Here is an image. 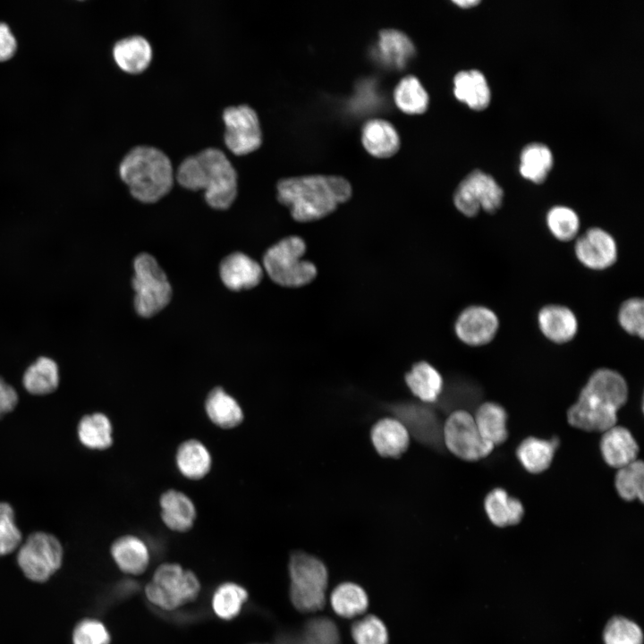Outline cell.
I'll return each instance as SVG.
<instances>
[{"mask_svg":"<svg viewBox=\"0 0 644 644\" xmlns=\"http://www.w3.org/2000/svg\"><path fill=\"white\" fill-rule=\"evenodd\" d=\"M628 399L623 376L610 368L594 370L567 411L569 424L587 432H605L616 425L617 412Z\"/></svg>","mask_w":644,"mask_h":644,"instance_id":"obj_1","label":"cell"},{"mask_svg":"<svg viewBox=\"0 0 644 644\" xmlns=\"http://www.w3.org/2000/svg\"><path fill=\"white\" fill-rule=\"evenodd\" d=\"M277 199L293 219L310 222L323 218L352 196L351 183L338 175L312 174L280 180Z\"/></svg>","mask_w":644,"mask_h":644,"instance_id":"obj_2","label":"cell"},{"mask_svg":"<svg viewBox=\"0 0 644 644\" xmlns=\"http://www.w3.org/2000/svg\"><path fill=\"white\" fill-rule=\"evenodd\" d=\"M175 179L185 189L203 190L207 203L213 208H228L237 196V173L218 148H208L186 157Z\"/></svg>","mask_w":644,"mask_h":644,"instance_id":"obj_3","label":"cell"},{"mask_svg":"<svg viewBox=\"0 0 644 644\" xmlns=\"http://www.w3.org/2000/svg\"><path fill=\"white\" fill-rule=\"evenodd\" d=\"M122 180L131 194L143 203H154L165 196L174 180L172 163L160 149L140 145L131 149L119 166Z\"/></svg>","mask_w":644,"mask_h":644,"instance_id":"obj_4","label":"cell"},{"mask_svg":"<svg viewBox=\"0 0 644 644\" xmlns=\"http://www.w3.org/2000/svg\"><path fill=\"white\" fill-rule=\"evenodd\" d=\"M305 242L299 236L284 238L265 253L263 265L268 276L277 284L300 287L309 284L317 275L316 266L302 259Z\"/></svg>","mask_w":644,"mask_h":644,"instance_id":"obj_5","label":"cell"},{"mask_svg":"<svg viewBox=\"0 0 644 644\" xmlns=\"http://www.w3.org/2000/svg\"><path fill=\"white\" fill-rule=\"evenodd\" d=\"M290 598L301 612L323 608L326 602L327 570L317 557L304 552H294L289 561Z\"/></svg>","mask_w":644,"mask_h":644,"instance_id":"obj_6","label":"cell"},{"mask_svg":"<svg viewBox=\"0 0 644 644\" xmlns=\"http://www.w3.org/2000/svg\"><path fill=\"white\" fill-rule=\"evenodd\" d=\"M200 582L191 570L174 563L159 565L145 587L147 599L156 607L172 611L195 600Z\"/></svg>","mask_w":644,"mask_h":644,"instance_id":"obj_7","label":"cell"},{"mask_svg":"<svg viewBox=\"0 0 644 644\" xmlns=\"http://www.w3.org/2000/svg\"><path fill=\"white\" fill-rule=\"evenodd\" d=\"M133 267L135 309L143 318L152 317L169 303L172 296L170 283L154 257L148 253L138 255Z\"/></svg>","mask_w":644,"mask_h":644,"instance_id":"obj_8","label":"cell"},{"mask_svg":"<svg viewBox=\"0 0 644 644\" xmlns=\"http://www.w3.org/2000/svg\"><path fill=\"white\" fill-rule=\"evenodd\" d=\"M453 201L466 217L473 218L480 212L492 215L502 208L504 191L490 174L474 170L458 184Z\"/></svg>","mask_w":644,"mask_h":644,"instance_id":"obj_9","label":"cell"},{"mask_svg":"<svg viewBox=\"0 0 644 644\" xmlns=\"http://www.w3.org/2000/svg\"><path fill=\"white\" fill-rule=\"evenodd\" d=\"M444 445L456 457L476 462L495 448L480 436L473 415L466 410L453 411L443 425Z\"/></svg>","mask_w":644,"mask_h":644,"instance_id":"obj_10","label":"cell"},{"mask_svg":"<svg viewBox=\"0 0 644 644\" xmlns=\"http://www.w3.org/2000/svg\"><path fill=\"white\" fill-rule=\"evenodd\" d=\"M63 548L58 539L46 532L31 534L19 550V566L27 578L45 581L61 566Z\"/></svg>","mask_w":644,"mask_h":644,"instance_id":"obj_11","label":"cell"},{"mask_svg":"<svg viewBox=\"0 0 644 644\" xmlns=\"http://www.w3.org/2000/svg\"><path fill=\"white\" fill-rule=\"evenodd\" d=\"M572 243L575 259L589 271H606L619 259L616 237L602 226L592 225L581 231Z\"/></svg>","mask_w":644,"mask_h":644,"instance_id":"obj_12","label":"cell"},{"mask_svg":"<svg viewBox=\"0 0 644 644\" xmlns=\"http://www.w3.org/2000/svg\"><path fill=\"white\" fill-rule=\"evenodd\" d=\"M224 140L236 156L258 150L262 144V131L256 111L248 105L226 107L223 112Z\"/></svg>","mask_w":644,"mask_h":644,"instance_id":"obj_13","label":"cell"},{"mask_svg":"<svg viewBox=\"0 0 644 644\" xmlns=\"http://www.w3.org/2000/svg\"><path fill=\"white\" fill-rule=\"evenodd\" d=\"M501 320L497 312L482 303L464 307L453 323V332L460 342L470 347H483L498 335Z\"/></svg>","mask_w":644,"mask_h":644,"instance_id":"obj_14","label":"cell"},{"mask_svg":"<svg viewBox=\"0 0 644 644\" xmlns=\"http://www.w3.org/2000/svg\"><path fill=\"white\" fill-rule=\"evenodd\" d=\"M387 407L419 442L432 449L443 450L444 423L430 405L408 402L391 403Z\"/></svg>","mask_w":644,"mask_h":644,"instance_id":"obj_15","label":"cell"},{"mask_svg":"<svg viewBox=\"0 0 644 644\" xmlns=\"http://www.w3.org/2000/svg\"><path fill=\"white\" fill-rule=\"evenodd\" d=\"M536 323L541 335L548 342L563 345L572 342L580 331V320L570 306L549 302L537 311Z\"/></svg>","mask_w":644,"mask_h":644,"instance_id":"obj_16","label":"cell"},{"mask_svg":"<svg viewBox=\"0 0 644 644\" xmlns=\"http://www.w3.org/2000/svg\"><path fill=\"white\" fill-rule=\"evenodd\" d=\"M600 453L607 465L620 469L637 460L639 445L631 431L622 426H614L603 432Z\"/></svg>","mask_w":644,"mask_h":644,"instance_id":"obj_17","label":"cell"},{"mask_svg":"<svg viewBox=\"0 0 644 644\" xmlns=\"http://www.w3.org/2000/svg\"><path fill=\"white\" fill-rule=\"evenodd\" d=\"M416 48L408 35L396 29L379 31L375 55L385 66L403 69L415 56Z\"/></svg>","mask_w":644,"mask_h":644,"instance_id":"obj_18","label":"cell"},{"mask_svg":"<svg viewBox=\"0 0 644 644\" xmlns=\"http://www.w3.org/2000/svg\"><path fill=\"white\" fill-rule=\"evenodd\" d=\"M361 143L372 157L388 158L399 151L401 139L389 121L373 118L368 120L361 128Z\"/></svg>","mask_w":644,"mask_h":644,"instance_id":"obj_19","label":"cell"},{"mask_svg":"<svg viewBox=\"0 0 644 644\" xmlns=\"http://www.w3.org/2000/svg\"><path fill=\"white\" fill-rule=\"evenodd\" d=\"M220 276L224 284L233 290L250 289L259 284L262 267L254 259L242 252H234L223 259Z\"/></svg>","mask_w":644,"mask_h":644,"instance_id":"obj_20","label":"cell"},{"mask_svg":"<svg viewBox=\"0 0 644 644\" xmlns=\"http://www.w3.org/2000/svg\"><path fill=\"white\" fill-rule=\"evenodd\" d=\"M370 436L376 451L383 457L399 458L409 446V432L395 418L386 417L377 421Z\"/></svg>","mask_w":644,"mask_h":644,"instance_id":"obj_21","label":"cell"},{"mask_svg":"<svg viewBox=\"0 0 644 644\" xmlns=\"http://www.w3.org/2000/svg\"><path fill=\"white\" fill-rule=\"evenodd\" d=\"M161 518L172 530L185 532L193 526L196 509L191 499L181 491L170 489L160 497Z\"/></svg>","mask_w":644,"mask_h":644,"instance_id":"obj_22","label":"cell"},{"mask_svg":"<svg viewBox=\"0 0 644 644\" xmlns=\"http://www.w3.org/2000/svg\"><path fill=\"white\" fill-rule=\"evenodd\" d=\"M111 554L120 570L132 575L143 573L150 559L147 545L132 535L117 538L111 547Z\"/></svg>","mask_w":644,"mask_h":644,"instance_id":"obj_23","label":"cell"},{"mask_svg":"<svg viewBox=\"0 0 644 644\" xmlns=\"http://www.w3.org/2000/svg\"><path fill=\"white\" fill-rule=\"evenodd\" d=\"M116 64L130 74L143 72L152 60V47L142 36H132L116 42L113 49Z\"/></svg>","mask_w":644,"mask_h":644,"instance_id":"obj_24","label":"cell"},{"mask_svg":"<svg viewBox=\"0 0 644 644\" xmlns=\"http://www.w3.org/2000/svg\"><path fill=\"white\" fill-rule=\"evenodd\" d=\"M411 392L425 403H435L444 390V380L438 370L426 361L414 364L405 375Z\"/></svg>","mask_w":644,"mask_h":644,"instance_id":"obj_25","label":"cell"},{"mask_svg":"<svg viewBox=\"0 0 644 644\" xmlns=\"http://www.w3.org/2000/svg\"><path fill=\"white\" fill-rule=\"evenodd\" d=\"M558 445L557 438L528 436L518 445L516 456L528 472L538 474L550 467Z\"/></svg>","mask_w":644,"mask_h":644,"instance_id":"obj_26","label":"cell"},{"mask_svg":"<svg viewBox=\"0 0 644 644\" xmlns=\"http://www.w3.org/2000/svg\"><path fill=\"white\" fill-rule=\"evenodd\" d=\"M455 97L471 109H485L490 102V90L483 73L478 70L461 71L453 78Z\"/></svg>","mask_w":644,"mask_h":644,"instance_id":"obj_27","label":"cell"},{"mask_svg":"<svg viewBox=\"0 0 644 644\" xmlns=\"http://www.w3.org/2000/svg\"><path fill=\"white\" fill-rule=\"evenodd\" d=\"M484 508L490 521L497 527L515 525L521 521L524 513L521 502L501 487L487 493Z\"/></svg>","mask_w":644,"mask_h":644,"instance_id":"obj_28","label":"cell"},{"mask_svg":"<svg viewBox=\"0 0 644 644\" xmlns=\"http://www.w3.org/2000/svg\"><path fill=\"white\" fill-rule=\"evenodd\" d=\"M473 418L486 442L494 447L505 442L508 437L507 413L503 406L493 402H483L477 408Z\"/></svg>","mask_w":644,"mask_h":644,"instance_id":"obj_29","label":"cell"},{"mask_svg":"<svg viewBox=\"0 0 644 644\" xmlns=\"http://www.w3.org/2000/svg\"><path fill=\"white\" fill-rule=\"evenodd\" d=\"M59 368L51 358L40 356L28 366L22 376L24 388L32 394L54 392L59 384Z\"/></svg>","mask_w":644,"mask_h":644,"instance_id":"obj_30","label":"cell"},{"mask_svg":"<svg viewBox=\"0 0 644 644\" xmlns=\"http://www.w3.org/2000/svg\"><path fill=\"white\" fill-rule=\"evenodd\" d=\"M205 410L209 419L223 428H234L243 419V412L238 402L221 387L209 392Z\"/></svg>","mask_w":644,"mask_h":644,"instance_id":"obj_31","label":"cell"},{"mask_svg":"<svg viewBox=\"0 0 644 644\" xmlns=\"http://www.w3.org/2000/svg\"><path fill=\"white\" fill-rule=\"evenodd\" d=\"M545 225L549 234L563 243L573 242L581 229L578 212L566 205H555L545 215Z\"/></svg>","mask_w":644,"mask_h":644,"instance_id":"obj_32","label":"cell"},{"mask_svg":"<svg viewBox=\"0 0 644 644\" xmlns=\"http://www.w3.org/2000/svg\"><path fill=\"white\" fill-rule=\"evenodd\" d=\"M176 464L180 472L188 479H199L211 467V456L207 447L196 439L182 443L176 453Z\"/></svg>","mask_w":644,"mask_h":644,"instance_id":"obj_33","label":"cell"},{"mask_svg":"<svg viewBox=\"0 0 644 644\" xmlns=\"http://www.w3.org/2000/svg\"><path fill=\"white\" fill-rule=\"evenodd\" d=\"M395 106L407 114H422L429 105V96L414 75L402 78L394 89Z\"/></svg>","mask_w":644,"mask_h":644,"instance_id":"obj_34","label":"cell"},{"mask_svg":"<svg viewBox=\"0 0 644 644\" xmlns=\"http://www.w3.org/2000/svg\"><path fill=\"white\" fill-rule=\"evenodd\" d=\"M248 598L249 593L243 586L226 581L215 589L211 599L212 609L220 619L230 621L240 614Z\"/></svg>","mask_w":644,"mask_h":644,"instance_id":"obj_35","label":"cell"},{"mask_svg":"<svg viewBox=\"0 0 644 644\" xmlns=\"http://www.w3.org/2000/svg\"><path fill=\"white\" fill-rule=\"evenodd\" d=\"M553 165L550 149L541 143L527 145L521 154L520 173L536 184L543 183Z\"/></svg>","mask_w":644,"mask_h":644,"instance_id":"obj_36","label":"cell"},{"mask_svg":"<svg viewBox=\"0 0 644 644\" xmlns=\"http://www.w3.org/2000/svg\"><path fill=\"white\" fill-rule=\"evenodd\" d=\"M78 436L80 441L90 449H106L113 443L111 422L100 412L85 415L79 422Z\"/></svg>","mask_w":644,"mask_h":644,"instance_id":"obj_37","label":"cell"},{"mask_svg":"<svg viewBox=\"0 0 644 644\" xmlns=\"http://www.w3.org/2000/svg\"><path fill=\"white\" fill-rule=\"evenodd\" d=\"M331 604L338 615L352 618L366 611L369 599L361 587L352 582H344L333 590Z\"/></svg>","mask_w":644,"mask_h":644,"instance_id":"obj_38","label":"cell"},{"mask_svg":"<svg viewBox=\"0 0 644 644\" xmlns=\"http://www.w3.org/2000/svg\"><path fill=\"white\" fill-rule=\"evenodd\" d=\"M615 489L618 495L625 501L644 499V464L636 460L630 464L618 469L614 479Z\"/></svg>","mask_w":644,"mask_h":644,"instance_id":"obj_39","label":"cell"},{"mask_svg":"<svg viewBox=\"0 0 644 644\" xmlns=\"http://www.w3.org/2000/svg\"><path fill=\"white\" fill-rule=\"evenodd\" d=\"M616 322L628 335L643 339L644 300L639 296L624 299L618 306Z\"/></svg>","mask_w":644,"mask_h":644,"instance_id":"obj_40","label":"cell"},{"mask_svg":"<svg viewBox=\"0 0 644 644\" xmlns=\"http://www.w3.org/2000/svg\"><path fill=\"white\" fill-rule=\"evenodd\" d=\"M604 640L606 644H642L643 635L635 623L623 617H614L605 628Z\"/></svg>","mask_w":644,"mask_h":644,"instance_id":"obj_41","label":"cell"},{"mask_svg":"<svg viewBox=\"0 0 644 644\" xmlns=\"http://www.w3.org/2000/svg\"><path fill=\"white\" fill-rule=\"evenodd\" d=\"M352 635L356 644H387V630L383 622L375 615H368L355 622Z\"/></svg>","mask_w":644,"mask_h":644,"instance_id":"obj_42","label":"cell"},{"mask_svg":"<svg viewBox=\"0 0 644 644\" xmlns=\"http://www.w3.org/2000/svg\"><path fill=\"white\" fill-rule=\"evenodd\" d=\"M21 540V533L15 525L13 507L0 502V555L13 552Z\"/></svg>","mask_w":644,"mask_h":644,"instance_id":"obj_43","label":"cell"},{"mask_svg":"<svg viewBox=\"0 0 644 644\" xmlns=\"http://www.w3.org/2000/svg\"><path fill=\"white\" fill-rule=\"evenodd\" d=\"M302 636L311 644H340L339 631L335 623L327 618L309 621Z\"/></svg>","mask_w":644,"mask_h":644,"instance_id":"obj_44","label":"cell"},{"mask_svg":"<svg viewBox=\"0 0 644 644\" xmlns=\"http://www.w3.org/2000/svg\"><path fill=\"white\" fill-rule=\"evenodd\" d=\"M72 640L73 644H109L110 634L101 622L86 619L74 629Z\"/></svg>","mask_w":644,"mask_h":644,"instance_id":"obj_45","label":"cell"},{"mask_svg":"<svg viewBox=\"0 0 644 644\" xmlns=\"http://www.w3.org/2000/svg\"><path fill=\"white\" fill-rule=\"evenodd\" d=\"M18 402L14 388L0 377V418L13 411Z\"/></svg>","mask_w":644,"mask_h":644,"instance_id":"obj_46","label":"cell"},{"mask_svg":"<svg viewBox=\"0 0 644 644\" xmlns=\"http://www.w3.org/2000/svg\"><path fill=\"white\" fill-rule=\"evenodd\" d=\"M16 40L9 27L0 23V62L10 59L15 53Z\"/></svg>","mask_w":644,"mask_h":644,"instance_id":"obj_47","label":"cell"},{"mask_svg":"<svg viewBox=\"0 0 644 644\" xmlns=\"http://www.w3.org/2000/svg\"><path fill=\"white\" fill-rule=\"evenodd\" d=\"M278 644H311L309 641H308L302 634L300 636L296 635H282L278 639Z\"/></svg>","mask_w":644,"mask_h":644,"instance_id":"obj_48","label":"cell"},{"mask_svg":"<svg viewBox=\"0 0 644 644\" xmlns=\"http://www.w3.org/2000/svg\"><path fill=\"white\" fill-rule=\"evenodd\" d=\"M453 3L456 4L457 5H459L460 7L468 8V7L478 4L479 3V0H456V1H453Z\"/></svg>","mask_w":644,"mask_h":644,"instance_id":"obj_49","label":"cell"}]
</instances>
